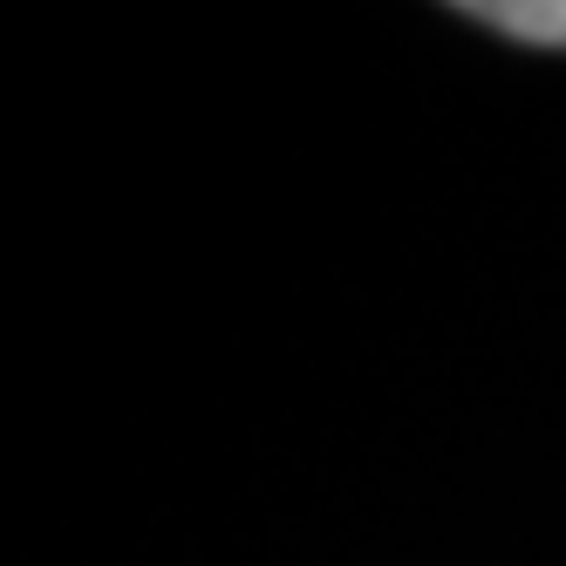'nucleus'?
<instances>
[{
    "label": "nucleus",
    "mask_w": 566,
    "mask_h": 566,
    "mask_svg": "<svg viewBox=\"0 0 566 566\" xmlns=\"http://www.w3.org/2000/svg\"><path fill=\"white\" fill-rule=\"evenodd\" d=\"M471 21L512 34V42L533 49H566V0H471Z\"/></svg>",
    "instance_id": "1"
}]
</instances>
